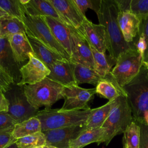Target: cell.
<instances>
[{
	"label": "cell",
	"instance_id": "obj_23",
	"mask_svg": "<svg viewBox=\"0 0 148 148\" xmlns=\"http://www.w3.org/2000/svg\"><path fill=\"white\" fill-rule=\"evenodd\" d=\"M27 37L32 47L33 54L38 60L41 61L49 69L57 61L65 59L37 39L28 36Z\"/></svg>",
	"mask_w": 148,
	"mask_h": 148
},
{
	"label": "cell",
	"instance_id": "obj_44",
	"mask_svg": "<svg viewBox=\"0 0 148 148\" xmlns=\"http://www.w3.org/2000/svg\"><path fill=\"white\" fill-rule=\"evenodd\" d=\"M43 148H58L55 146H47V145H45L43 146Z\"/></svg>",
	"mask_w": 148,
	"mask_h": 148
},
{
	"label": "cell",
	"instance_id": "obj_34",
	"mask_svg": "<svg viewBox=\"0 0 148 148\" xmlns=\"http://www.w3.org/2000/svg\"><path fill=\"white\" fill-rule=\"evenodd\" d=\"M17 123L6 112H0V134L12 131Z\"/></svg>",
	"mask_w": 148,
	"mask_h": 148
},
{
	"label": "cell",
	"instance_id": "obj_27",
	"mask_svg": "<svg viewBox=\"0 0 148 148\" xmlns=\"http://www.w3.org/2000/svg\"><path fill=\"white\" fill-rule=\"evenodd\" d=\"M111 101L105 105L95 109H91V112L84 124L85 130L102 127L109 114Z\"/></svg>",
	"mask_w": 148,
	"mask_h": 148
},
{
	"label": "cell",
	"instance_id": "obj_43",
	"mask_svg": "<svg viewBox=\"0 0 148 148\" xmlns=\"http://www.w3.org/2000/svg\"><path fill=\"white\" fill-rule=\"evenodd\" d=\"M16 142V141H15ZM13 142V143H12V144H10L9 146H8V147H6V148H20V147H19L18 146H17V145L16 143V142Z\"/></svg>",
	"mask_w": 148,
	"mask_h": 148
},
{
	"label": "cell",
	"instance_id": "obj_21",
	"mask_svg": "<svg viewBox=\"0 0 148 148\" xmlns=\"http://www.w3.org/2000/svg\"><path fill=\"white\" fill-rule=\"evenodd\" d=\"M96 94L99 96L112 101L120 95L127 96L125 91L119 86L111 73L103 77L95 87Z\"/></svg>",
	"mask_w": 148,
	"mask_h": 148
},
{
	"label": "cell",
	"instance_id": "obj_31",
	"mask_svg": "<svg viewBox=\"0 0 148 148\" xmlns=\"http://www.w3.org/2000/svg\"><path fill=\"white\" fill-rule=\"evenodd\" d=\"M0 7L10 17L23 21L25 14L20 0H0Z\"/></svg>",
	"mask_w": 148,
	"mask_h": 148
},
{
	"label": "cell",
	"instance_id": "obj_15",
	"mask_svg": "<svg viewBox=\"0 0 148 148\" xmlns=\"http://www.w3.org/2000/svg\"><path fill=\"white\" fill-rule=\"evenodd\" d=\"M0 68L17 84L21 80L20 64L15 61L8 37L0 38Z\"/></svg>",
	"mask_w": 148,
	"mask_h": 148
},
{
	"label": "cell",
	"instance_id": "obj_16",
	"mask_svg": "<svg viewBox=\"0 0 148 148\" xmlns=\"http://www.w3.org/2000/svg\"><path fill=\"white\" fill-rule=\"evenodd\" d=\"M49 69L50 73L47 77L51 80L64 87L78 86L74 76L73 65L70 61L66 59L57 61Z\"/></svg>",
	"mask_w": 148,
	"mask_h": 148
},
{
	"label": "cell",
	"instance_id": "obj_19",
	"mask_svg": "<svg viewBox=\"0 0 148 148\" xmlns=\"http://www.w3.org/2000/svg\"><path fill=\"white\" fill-rule=\"evenodd\" d=\"M42 17L49 27L56 40L70 56L71 54V47L69 27L55 18L50 16H44Z\"/></svg>",
	"mask_w": 148,
	"mask_h": 148
},
{
	"label": "cell",
	"instance_id": "obj_7",
	"mask_svg": "<svg viewBox=\"0 0 148 148\" xmlns=\"http://www.w3.org/2000/svg\"><path fill=\"white\" fill-rule=\"evenodd\" d=\"M143 62L142 58L136 49L129 50L119 56L110 73L123 88L137 75Z\"/></svg>",
	"mask_w": 148,
	"mask_h": 148
},
{
	"label": "cell",
	"instance_id": "obj_42",
	"mask_svg": "<svg viewBox=\"0 0 148 148\" xmlns=\"http://www.w3.org/2000/svg\"><path fill=\"white\" fill-rule=\"evenodd\" d=\"M9 15L0 7V19L4 17H6L8 16Z\"/></svg>",
	"mask_w": 148,
	"mask_h": 148
},
{
	"label": "cell",
	"instance_id": "obj_36",
	"mask_svg": "<svg viewBox=\"0 0 148 148\" xmlns=\"http://www.w3.org/2000/svg\"><path fill=\"white\" fill-rule=\"evenodd\" d=\"M139 33H142L145 38L146 50L144 54L143 62L148 63V16L141 20Z\"/></svg>",
	"mask_w": 148,
	"mask_h": 148
},
{
	"label": "cell",
	"instance_id": "obj_32",
	"mask_svg": "<svg viewBox=\"0 0 148 148\" xmlns=\"http://www.w3.org/2000/svg\"><path fill=\"white\" fill-rule=\"evenodd\" d=\"M15 142L20 148H34L46 145V139L41 131L17 139Z\"/></svg>",
	"mask_w": 148,
	"mask_h": 148
},
{
	"label": "cell",
	"instance_id": "obj_3",
	"mask_svg": "<svg viewBox=\"0 0 148 148\" xmlns=\"http://www.w3.org/2000/svg\"><path fill=\"white\" fill-rule=\"evenodd\" d=\"M132 121L127 96L121 95L111 101L109 114L102 126L105 130V145L107 146L114 136L123 134Z\"/></svg>",
	"mask_w": 148,
	"mask_h": 148
},
{
	"label": "cell",
	"instance_id": "obj_4",
	"mask_svg": "<svg viewBox=\"0 0 148 148\" xmlns=\"http://www.w3.org/2000/svg\"><path fill=\"white\" fill-rule=\"evenodd\" d=\"M91 109L64 111L60 109H45L36 115L41 123L42 132L72 125H84Z\"/></svg>",
	"mask_w": 148,
	"mask_h": 148
},
{
	"label": "cell",
	"instance_id": "obj_6",
	"mask_svg": "<svg viewBox=\"0 0 148 148\" xmlns=\"http://www.w3.org/2000/svg\"><path fill=\"white\" fill-rule=\"evenodd\" d=\"M22 21L27 36L37 39L54 52L70 61V56L56 40L42 17L30 16L25 14Z\"/></svg>",
	"mask_w": 148,
	"mask_h": 148
},
{
	"label": "cell",
	"instance_id": "obj_47",
	"mask_svg": "<svg viewBox=\"0 0 148 148\" xmlns=\"http://www.w3.org/2000/svg\"><path fill=\"white\" fill-rule=\"evenodd\" d=\"M34 148H43V146H39V147H34Z\"/></svg>",
	"mask_w": 148,
	"mask_h": 148
},
{
	"label": "cell",
	"instance_id": "obj_39",
	"mask_svg": "<svg viewBox=\"0 0 148 148\" xmlns=\"http://www.w3.org/2000/svg\"><path fill=\"white\" fill-rule=\"evenodd\" d=\"M12 131H8L0 134V148H6L16 141L13 136Z\"/></svg>",
	"mask_w": 148,
	"mask_h": 148
},
{
	"label": "cell",
	"instance_id": "obj_8",
	"mask_svg": "<svg viewBox=\"0 0 148 148\" xmlns=\"http://www.w3.org/2000/svg\"><path fill=\"white\" fill-rule=\"evenodd\" d=\"M3 94L9 103L7 113L17 124L36 116L39 110L32 107L28 101L24 86L13 83Z\"/></svg>",
	"mask_w": 148,
	"mask_h": 148
},
{
	"label": "cell",
	"instance_id": "obj_2",
	"mask_svg": "<svg viewBox=\"0 0 148 148\" xmlns=\"http://www.w3.org/2000/svg\"><path fill=\"white\" fill-rule=\"evenodd\" d=\"M123 88L125 91L133 120L140 123L148 112V69L142 65L137 75Z\"/></svg>",
	"mask_w": 148,
	"mask_h": 148
},
{
	"label": "cell",
	"instance_id": "obj_13",
	"mask_svg": "<svg viewBox=\"0 0 148 148\" xmlns=\"http://www.w3.org/2000/svg\"><path fill=\"white\" fill-rule=\"evenodd\" d=\"M61 21L66 25L78 29L86 17L80 12L73 0H49Z\"/></svg>",
	"mask_w": 148,
	"mask_h": 148
},
{
	"label": "cell",
	"instance_id": "obj_33",
	"mask_svg": "<svg viewBox=\"0 0 148 148\" xmlns=\"http://www.w3.org/2000/svg\"><path fill=\"white\" fill-rule=\"evenodd\" d=\"M77 8L84 16L87 9L94 10L96 14L99 12L101 0H73Z\"/></svg>",
	"mask_w": 148,
	"mask_h": 148
},
{
	"label": "cell",
	"instance_id": "obj_24",
	"mask_svg": "<svg viewBox=\"0 0 148 148\" xmlns=\"http://www.w3.org/2000/svg\"><path fill=\"white\" fill-rule=\"evenodd\" d=\"M94 59V70L102 78L110 73L116 60L109 55L101 53L90 46Z\"/></svg>",
	"mask_w": 148,
	"mask_h": 148
},
{
	"label": "cell",
	"instance_id": "obj_22",
	"mask_svg": "<svg viewBox=\"0 0 148 148\" xmlns=\"http://www.w3.org/2000/svg\"><path fill=\"white\" fill-rule=\"evenodd\" d=\"M105 139V130L103 127L87 129L84 130L76 139L72 140L69 144V148H83L92 143L99 145L104 143Z\"/></svg>",
	"mask_w": 148,
	"mask_h": 148
},
{
	"label": "cell",
	"instance_id": "obj_37",
	"mask_svg": "<svg viewBox=\"0 0 148 148\" xmlns=\"http://www.w3.org/2000/svg\"><path fill=\"white\" fill-rule=\"evenodd\" d=\"M137 123L139 124L140 130L139 148H148V125Z\"/></svg>",
	"mask_w": 148,
	"mask_h": 148
},
{
	"label": "cell",
	"instance_id": "obj_1",
	"mask_svg": "<svg viewBox=\"0 0 148 148\" xmlns=\"http://www.w3.org/2000/svg\"><path fill=\"white\" fill-rule=\"evenodd\" d=\"M119 12L115 0H101L100 9L97 13L99 24L105 28L107 50L116 60L121 54L136 49L135 44L128 43L124 40L118 23Z\"/></svg>",
	"mask_w": 148,
	"mask_h": 148
},
{
	"label": "cell",
	"instance_id": "obj_38",
	"mask_svg": "<svg viewBox=\"0 0 148 148\" xmlns=\"http://www.w3.org/2000/svg\"><path fill=\"white\" fill-rule=\"evenodd\" d=\"M134 43L136 50L142 58L143 62L144 60V54L146 50V43L145 38L142 33H139V36L136 40H135Z\"/></svg>",
	"mask_w": 148,
	"mask_h": 148
},
{
	"label": "cell",
	"instance_id": "obj_25",
	"mask_svg": "<svg viewBox=\"0 0 148 148\" xmlns=\"http://www.w3.org/2000/svg\"><path fill=\"white\" fill-rule=\"evenodd\" d=\"M73 65L74 76L78 86L79 84L88 83L96 87L103 79L91 68L77 63H73Z\"/></svg>",
	"mask_w": 148,
	"mask_h": 148
},
{
	"label": "cell",
	"instance_id": "obj_26",
	"mask_svg": "<svg viewBox=\"0 0 148 148\" xmlns=\"http://www.w3.org/2000/svg\"><path fill=\"white\" fill-rule=\"evenodd\" d=\"M120 11L130 12L141 20L148 16V0H115Z\"/></svg>",
	"mask_w": 148,
	"mask_h": 148
},
{
	"label": "cell",
	"instance_id": "obj_48",
	"mask_svg": "<svg viewBox=\"0 0 148 148\" xmlns=\"http://www.w3.org/2000/svg\"><path fill=\"white\" fill-rule=\"evenodd\" d=\"M102 148H104V147H102Z\"/></svg>",
	"mask_w": 148,
	"mask_h": 148
},
{
	"label": "cell",
	"instance_id": "obj_41",
	"mask_svg": "<svg viewBox=\"0 0 148 148\" xmlns=\"http://www.w3.org/2000/svg\"><path fill=\"white\" fill-rule=\"evenodd\" d=\"M142 123V124H145L146 125H148V112H146L143 114L142 121L140 123Z\"/></svg>",
	"mask_w": 148,
	"mask_h": 148
},
{
	"label": "cell",
	"instance_id": "obj_29",
	"mask_svg": "<svg viewBox=\"0 0 148 148\" xmlns=\"http://www.w3.org/2000/svg\"><path fill=\"white\" fill-rule=\"evenodd\" d=\"M1 37H8L20 33H25L24 25L21 20L9 16L0 19Z\"/></svg>",
	"mask_w": 148,
	"mask_h": 148
},
{
	"label": "cell",
	"instance_id": "obj_45",
	"mask_svg": "<svg viewBox=\"0 0 148 148\" xmlns=\"http://www.w3.org/2000/svg\"><path fill=\"white\" fill-rule=\"evenodd\" d=\"M143 65H144L147 68V69H148V63H147V62H143Z\"/></svg>",
	"mask_w": 148,
	"mask_h": 148
},
{
	"label": "cell",
	"instance_id": "obj_12",
	"mask_svg": "<svg viewBox=\"0 0 148 148\" xmlns=\"http://www.w3.org/2000/svg\"><path fill=\"white\" fill-rule=\"evenodd\" d=\"M84 130V125H72L43 131L46 145L58 148H69V142L76 139Z\"/></svg>",
	"mask_w": 148,
	"mask_h": 148
},
{
	"label": "cell",
	"instance_id": "obj_14",
	"mask_svg": "<svg viewBox=\"0 0 148 148\" xmlns=\"http://www.w3.org/2000/svg\"><path fill=\"white\" fill-rule=\"evenodd\" d=\"M84 36L90 46L101 53H105L107 50L104 27L95 24L86 17L77 29Z\"/></svg>",
	"mask_w": 148,
	"mask_h": 148
},
{
	"label": "cell",
	"instance_id": "obj_46",
	"mask_svg": "<svg viewBox=\"0 0 148 148\" xmlns=\"http://www.w3.org/2000/svg\"><path fill=\"white\" fill-rule=\"evenodd\" d=\"M0 38H1V26H0Z\"/></svg>",
	"mask_w": 148,
	"mask_h": 148
},
{
	"label": "cell",
	"instance_id": "obj_17",
	"mask_svg": "<svg viewBox=\"0 0 148 148\" xmlns=\"http://www.w3.org/2000/svg\"><path fill=\"white\" fill-rule=\"evenodd\" d=\"M118 23L125 42L135 44V39L139 36L141 20L130 12L120 11L118 14Z\"/></svg>",
	"mask_w": 148,
	"mask_h": 148
},
{
	"label": "cell",
	"instance_id": "obj_35",
	"mask_svg": "<svg viewBox=\"0 0 148 148\" xmlns=\"http://www.w3.org/2000/svg\"><path fill=\"white\" fill-rule=\"evenodd\" d=\"M13 83V79L0 68V91L5 92Z\"/></svg>",
	"mask_w": 148,
	"mask_h": 148
},
{
	"label": "cell",
	"instance_id": "obj_11",
	"mask_svg": "<svg viewBox=\"0 0 148 148\" xmlns=\"http://www.w3.org/2000/svg\"><path fill=\"white\" fill-rule=\"evenodd\" d=\"M29 60L27 64L23 65L20 69L21 80L17 84L23 86L37 83L47 77L50 73V69L33 53L28 54Z\"/></svg>",
	"mask_w": 148,
	"mask_h": 148
},
{
	"label": "cell",
	"instance_id": "obj_10",
	"mask_svg": "<svg viewBox=\"0 0 148 148\" xmlns=\"http://www.w3.org/2000/svg\"><path fill=\"white\" fill-rule=\"evenodd\" d=\"M68 27L71 47L70 61L84 65L94 69V59L90 44L77 29Z\"/></svg>",
	"mask_w": 148,
	"mask_h": 148
},
{
	"label": "cell",
	"instance_id": "obj_18",
	"mask_svg": "<svg viewBox=\"0 0 148 148\" xmlns=\"http://www.w3.org/2000/svg\"><path fill=\"white\" fill-rule=\"evenodd\" d=\"M13 58L18 64L29 60L28 54L33 50L25 33H20L8 37Z\"/></svg>",
	"mask_w": 148,
	"mask_h": 148
},
{
	"label": "cell",
	"instance_id": "obj_30",
	"mask_svg": "<svg viewBox=\"0 0 148 148\" xmlns=\"http://www.w3.org/2000/svg\"><path fill=\"white\" fill-rule=\"evenodd\" d=\"M140 134V127L133 120L123 133L122 140L123 148H139Z\"/></svg>",
	"mask_w": 148,
	"mask_h": 148
},
{
	"label": "cell",
	"instance_id": "obj_20",
	"mask_svg": "<svg viewBox=\"0 0 148 148\" xmlns=\"http://www.w3.org/2000/svg\"><path fill=\"white\" fill-rule=\"evenodd\" d=\"M23 6L25 14L30 16H50L62 22L49 0H27Z\"/></svg>",
	"mask_w": 148,
	"mask_h": 148
},
{
	"label": "cell",
	"instance_id": "obj_5",
	"mask_svg": "<svg viewBox=\"0 0 148 148\" xmlns=\"http://www.w3.org/2000/svg\"><path fill=\"white\" fill-rule=\"evenodd\" d=\"M64 88V86L47 77L37 83L24 86L28 101L36 109L42 106L51 109L54 103L63 98Z\"/></svg>",
	"mask_w": 148,
	"mask_h": 148
},
{
	"label": "cell",
	"instance_id": "obj_9",
	"mask_svg": "<svg viewBox=\"0 0 148 148\" xmlns=\"http://www.w3.org/2000/svg\"><path fill=\"white\" fill-rule=\"evenodd\" d=\"M96 94L95 88H84L79 86L64 87L62 96L64 103L61 110L71 111L86 110L90 108L88 103Z\"/></svg>",
	"mask_w": 148,
	"mask_h": 148
},
{
	"label": "cell",
	"instance_id": "obj_40",
	"mask_svg": "<svg viewBox=\"0 0 148 148\" xmlns=\"http://www.w3.org/2000/svg\"><path fill=\"white\" fill-rule=\"evenodd\" d=\"M9 101L5 97L3 92L0 91V112H8L9 109Z\"/></svg>",
	"mask_w": 148,
	"mask_h": 148
},
{
	"label": "cell",
	"instance_id": "obj_28",
	"mask_svg": "<svg viewBox=\"0 0 148 148\" xmlns=\"http://www.w3.org/2000/svg\"><path fill=\"white\" fill-rule=\"evenodd\" d=\"M41 131L42 126L40 120L37 117H34L20 123L16 124L12 134L13 136L17 139Z\"/></svg>",
	"mask_w": 148,
	"mask_h": 148
}]
</instances>
